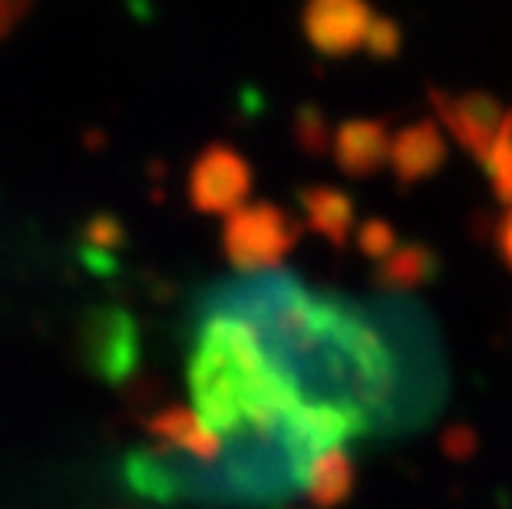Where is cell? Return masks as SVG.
Returning <instances> with one entry per match:
<instances>
[{
    "instance_id": "8992f818",
    "label": "cell",
    "mask_w": 512,
    "mask_h": 509,
    "mask_svg": "<svg viewBox=\"0 0 512 509\" xmlns=\"http://www.w3.org/2000/svg\"><path fill=\"white\" fill-rule=\"evenodd\" d=\"M374 24L367 0H304L301 27L321 57H351Z\"/></svg>"
},
{
    "instance_id": "ac0fdd59",
    "label": "cell",
    "mask_w": 512,
    "mask_h": 509,
    "mask_svg": "<svg viewBox=\"0 0 512 509\" xmlns=\"http://www.w3.org/2000/svg\"><path fill=\"white\" fill-rule=\"evenodd\" d=\"M489 179H493V186H496V196L512 205V153L489 172Z\"/></svg>"
},
{
    "instance_id": "5b68a950",
    "label": "cell",
    "mask_w": 512,
    "mask_h": 509,
    "mask_svg": "<svg viewBox=\"0 0 512 509\" xmlns=\"http://www.w3.org/2000/svg\"><path fill=\"white\" fill-rule=\"evenodd\" d=\"M430 103H433V110L440 113V123L456 136V143H460L476 162L486 166L489 156H493L499 129L506 123V110L499 106L496 96L479 93V90L453 96L433 86Z\"/></svg>"
},
{
    "instance_id": "7a4b0ae2",
    "label": "cell",
    "mask_w": 512,
    "mask_h": 509,
    "mask_svg": "<svg viewBox=\"0 0 512 509\" xmlns=\"http://www.w3.org/2000/svg\"><path fill=\"white\" fill-rule=\"evenodd\" d=\"M195 414L215 433L281 427L304 407L285 374L271 364L258 334L242 318L202 305L195 348L189 357Z\"/></svg>"
},
{
    "instance_id": "52a82bcc",
    "label": "cell",
    "mask_w": 512,
    "mask_h": 509,
    "mask_svg": "<svg viewBox=\"0 0 512 509\" xmlns=\"http://www.w3.org/2000/svg\"><path fill=\"white\" fill-rule=\"evenodd\" d=\"M446 162V143L443 133L433 119H420V123L403 126L400 133L390 139V169L403 189L417 186V182L437 176Z\"/></svg>"
},
{
    "instance_id": "4fadbf2b",
    "label": "cell",
    "mask_w": 512,
    "mask_h": 509,
    "mask_svg": "<svg viewBox=\"0 0 512 509\" xmlns=\"http://www.w3.org/2000/svg\"><path fill=\"white\" fill-rule=\"evenodd\" d=\"M96 364L106 377H126L136 364V328L123 311H103L96 318V338H93Z\"/></svg>"
},
{
    "instance_id": "2e32d148",
    "label": "cell",
    "mask_w": 512,
    "mask_h": 509,
    "mask_svg": "<svg viewBox=\"0 0 512 509\" xmlns=\"http://www.w3.org/2000/svg\"><path fill=\"white\" fill-rule=\"evenodd\" d=\"M367 53L374 60H394L400 47H403V30L394 17H374V24H370V34L364 40Z\"/></svg>"
},
{
    "instance_id": "ba28073f",
    "label": "cell",
    "mask_w": 512,
    "mask_h": 509,
    "mask_svg": "<svg viewBox=\"0 0 512 509\" xmlns=\"http://www.w3.org/2000/svg\"><path fill=\"white\" fill-rule=\"evenodd\" d=\"M149 437H156L159 447H166L179 457L212 463L219 460V453L225 447L222 433H215L205 420L189 407H162L159 414H152L146 420Z\"/></svg>"
},
{
    "instance_id": "9a60e30c",
    "label": "cell",
    "mask_w": 512,
    "mask_h": 509,
    "mask_svg": "<svg viewBox=\"0 0 512 509\" xmlns=\"http://www.w3.org/2000/svg\"><path fill=\"white\" fill-rule=\"evenodd\" d=\"M357 248H361V255L374 258V262H384V258L397 252V229L387 219H367L357 229Z\"/></svg>"
},
{
    "instance_id": "30bf717a",
    "label": "cell",
    "mask_w": 512,
    "mask_h": 509,
    "mask_svg": "<svg viewBox=\"0 0 512 509\" xmlns=\"http://www.w3.org/2000/svg\"><path fill=\"white\" fill-rule=\"evenodd\" d=\"M437 275L440 255L423 242H407L380 262V268L374 272V288L380 295H410V291L430 285Z\"/></svg>"
},
{
    "instance_id": "d6986e66",
    "label": "cell",
    "mask_w": 512,
    "mask_h": 509,
    "mask_svg": "<svg viewBox=\"0 0 512 509\" xmlns=\"http://www.w3.org/2000/svg\"><path fill=\"white\" fill-rule=\"evenodd\" d=\"M30 4H34V0H0V37H4L7 30L27 14Z\"/></svg>"
},
{
    "instance_id": "e0dca14e",
    "label": "cell",
    "mask_w": 512,
    "mask_h": 509,
    "mask_svg": "<svg viewBox=\"0 0 512 509\" xmlns=\"http://www.w3.org/2000/svg\"><path fill=\"white\" fill-rule=\"evenodd\" d=\"M440 447H443V453H446L450 460L466 463V460H473V453L479 450V437H476V430H473V427L453 424V427H446V430H443Z\"/></svg>"
},
{
    "instance_id": "7c38bea8",
    "label": "cell",
    "mask_w": 512,
    "mask_h": 509,
    "mask_svg": "<svg viewBox=\"0 0 512 509\" xmlns=\"http://www.w3.org/2000/svg\"><path fill=\"white\" fill-rule=\"evenodd\" d=\"M308 229L324 235L334 248H344L354 229V202L347 192L331 186H308L298 192Z\"/></svg>"
},
{
    "instance_id": "6da1fadb",
    "label": "cell",
    "mask_w": 512,
    "mask_h": 509,
    "mask_svg": "<svg viewBox=\"0 0 512 509\" xmlns=\"http://www.w3.org/2000/svg\"><path fill=\"white\" fill-rule=\"evenodd\" d=\"M242 318L304 404L357 417L367 433L417 424L437 404V384L413 377V341L387 334V314L318 295L294 275L228 281L202 301Z\"/></svg>"
},
{
    "instance_id": "3957f363",
    "label": "cell",
    "mask_w": 512,
    "mask_h": 509,
    "mask_svg": "<svg viewBox=\"0 0 512 509\" xmlns=\"http://www.w3.org/2000/svg\"><path fill=\"white\" fill-rule=\"evenodd\" d=\"M298 238L301 225L271 202H255L232 212L222 232L225 258L242 275H261L278 268L281 258L298 245Z\"/></svg>"
},
{
    "instance_id": "5bb4252c",
    "label": "cell",
    "mask_w": 512,
    "mask_h": 509,
    "mask_svg": "<svg viewBox=\"0 0 512 509\" xmlns=\"http://www.w3.org/2000/svg\"><path fill=\"white\" fill-rule=\"evenodd\" d=\"M294 143L308 156H324L334 146V129L321 106L314 103L298 106V113H294Z\"/></svg>"
},
{
    "instance_id": "8fae6325",
    "label": "cell",
    "mask_w": 512,
    "mask_h": 509,
    "mask_svg": "<svg viewBox=\"0 0 512 509\" xmlns=\"http://www.w3.org/2000/svg\"><path fill=\"white\" fill-rule=\"evenodd\" d=\"M357 483V467L351 453L344 447L324 450L318 460L311 463L308 480H304V496L314 509H337L351 500Z\"/></svg>"
},
{
    "instance_id": "9c48e42d",
    "label": "cell",
    "mask_w": 512,
    "mask_h": 509,
    "mask_svg": "<svg viewBox=\"0 0 512 509\" xmlns=\"http://www.w3.org/2000/svg\"><path fill=\"white\" fill-rule=\"evenodd\" d=\"M390 129L384 119H347L334 129V162L344 176L367 179L387 166Z\"/></svg>"
},
{
    "instance_id": "277c9868",
    "label": "cell",
    "mask_w": 512,
    "mask_h": 509,
    "mask_svg": "<svg viewBox=\"0 0 512 509\" xmlns=\"http://www.w3.org/2000/svg\"><path fill=\"white\" fill-rule=\"evenodd\" d=\"M252 192V166L225 143L205 146L189 169V202L202 215H232Z\"/></svg>"
},
{
    "instance_id": "ffe728a7",
    "label": "cell",
    "mask_w": 512,
    "mask_h": 509,
    "mask_svg": "<svg viewBox=\"0 0 512 509\" xmlns=\"http://www.w3.org/2000/svg\"><path fill=\"white\" fill-rule=\"evenodd\" d=\"M496 248H499V255H503V262L509 265V272H512V209L503 215V222H499V229H496Z\"/></svg>"
}]
</instances>
